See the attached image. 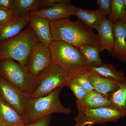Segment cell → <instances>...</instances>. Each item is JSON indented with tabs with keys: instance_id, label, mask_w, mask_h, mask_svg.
Returning a JSON list of instances; mask_svg holds the SVG:
<instances>
[{
	"instance_id": "6da1fadb",
	"label": "cell",
	"mask_w": 126,
	"mask_h": 126,
	"mask_svg": "<svg viewBox=\"0 0 126 126\" xmlns=\"http://www.w3.org/2000/svg\"><path fill=\"white\" fill-rule=\"evenodd\" d=\"M53 41H62L78 47L85 45L99 46L97 35L79 20L68 18L50 21Z\"/></svg>"
},
{
	"instance_id": "7a4b0ae2",
	"label": "cell",
	"mask_w": 126,
	"mask_h": 126,
	"mask_svg": "<svg viewBox=\"0 0 126 126\" xmlns=\"http://www.w3.org/2000/svg\"><path fill=\"white\" fill-rule=\"evenodd\" d=\"M53 63L72 79L90 73V66L77 47L62 41H53L49 47Z\"/></svg>"
},
{
	"instance_id": "3957f363",
	"label": "cell",
	"mask_w": 126,
	"mask_h": 126,
	"mask_svg": "<svg viewBox=\"0 0 126 126\" xmlns=\"http://www.w3.org/2000/svg\"><path fill=\"white\" fill-rule=\"evenodd\" d=\"M38 41L29 25L18 35L0 42V61L12 60L27 67L32 50Z\"/></svg>"
},
{
	"instance_id": "277c9868",
	"label": "cell",
	"mask_w": 126,
	"mask_h": 126,
	"mask_svg": "<svg viewBox=\"0 0 126 126\" xmlns=\"http://www.w3.org/2000/svg\"><path fill=\"white\" fill-rule=\"evenodd\" d=\"M62 89L57 88L44 96L31 98L23 116L25 124H32L53 113L70 114L72 112L71 109L63 106L60 99V93Z\"/></svg>"
},
{
	"instance_id": "5b68a950",
	"label": "cell",
	"mask_w": 126,
	"mask_h": 126,
	"mask_svg": "<svg viewBox=\"0 0 126 126\" xmlns=\"http://www.w3.org/2000/svg\"><path fill=\"white\" fill-rule=\"evenodd\" d=\"M0 76L27 94H32L39 85L38 79L31 74L27 67L10 59L0 61Z\"/></svg>"
},
{
	"instance_id": "8992f818",
	"label": "cell",
	"mask_w": 126,
	"mask_h": 126,
	"mask_svg": "<svg viewBox=\"0 0 126 126\" xmlns=\"http://www.w3.org/2000/svg\"><path fill=\"white\" fill-rule=\"evenodd\" d=\"M78 113L74 118L75 126H90L116 122L123 117L118 110L113 107L90 108L77 100Z\"/></svg>"
},
{
	"instance_id": "52a82bcc",
	"label": "cell",
	"mask_w": 126,
	"mask_h": 126,
	"mask_svg": "<svg viewBox=\"0 0 126 126\" xmlns=\"http://www.w3.org/2000/svg\"><path fill=\"white\" fill-rule=\"evenodd\" d=\"M70 75L58 65L52 63L39 76V85L30 94L31 98H36L47 95L58 88L67 86Z\"/></svg>"
},
{
	"instance_id": "ba28073f",
	"label": "cell",
	"mask_w": 126,
	"mask_h": 126,
	"mask_svg": "<svg viewBox=\"0 0 126 126\" xmlns=\"http://www.w3.org/2000/svg\"><path fill=\"white\" fill-rule=\"evenodd\" d=\"M0 97L21 115H24L30 94L23 92L0 76Z\"/></svg>"
},
{
	"instance_id": "9c48e42d",
	"label": "cell",
	"mask_w": 126,
	"mask_h": 126,
	"mask_svg": "<svg viewBox=\"0 0 126 126\" xmlns=\"http://www.w3.org/2000/svg\"><path fill=\"white\" fill-rule=\"evenodd\" d=\"M53 63L51 53L48 47L38 41L32 50L27 68L35 78H38Z\"/></svg>"
},
{
	"instance_id": "30bf717a",
	"label": "cell",
	"mask_w": 126,
	"mask_h": 126,
	"mask_svg": "<svg viewBox=\"0 0 126 126\" xmlns=\"http://www.w3.org/2000/svg\"><path fill=\"white\" fill-rule=\"evenodd\" d=\"M77 7L70 3V1L68 0L67 2L58 3L48 8L31 12L29 16H40L50 21H55L75 16Z\"/></svg>"
},
{
	"instance_id": "8fae6325",
	"label": "cell",
	"mask_w": 126,
	"mask_h": 126,
	"mask_svg": "<svg viewBox=\"0 0 126 126\" xmlns=\"http://www.w3.org/2000/svg\"><path fill=\"white\" fill-rule=\"evenodd\" d=\"M29 25L31 27L39 41L49 47L53 41L50 22L40 16L31 15Z\"/></svg>"
},
{
	"instance_id": "7c38bea8",
	"label": "cell",
	"mask_w": 126,
	"mask_h": 126,
	"mask_svg": "<svg viewBox=\"0 0 126 126\" xmlns=\"http://www.w3.org/2000/svg\"><path fill=\"white\" fill-rule=\"evenodd\" d=\"M114 43L111 54L123 62L126 61V25L121 20L113 23Z\"/></svg>"
},
{
	"instance_id": "4fadbf2b",
	"label": "cell",
	"mask_w": 126,
	"mask_h": 126,
	"mask_svg": "<svg viewBox=\"0 0 126 126\" xmlns=\"http://www.w3.org/2000/svg\"><path fill=\"white\" fill-rule=\"evenodd\" d=\"M97 30L100 52L107 50L109 53L111 54L114 43L113 23L106 17Z\"/></svg>"
},
{
	"instance_id": "5bb4252c",
	"label": "cell",
	"mask_w": 126,
	"mask_h": 126,
	"mask_svg": "<svg viewBox=\"0 0 126 126\" xmlns=\"http://www.w3.org/2000/svg\"><path fill=\"white\" fill-rule=\"evenodd\" d=\"M90 71L103 78L119 83L126 82V77L124 73L118 70L112 64L101 63L90 65Z\"/></svg>"
},
{
	"instance_id": "9a60e30c",
	"label": "cell",
	"mask_w": 126,
	"mask_h": 126,
	"mask_svg": "<svg viewBox=\"0 0 126 126\" xmlns=\"http://www.w3.org/2000/svg\"><path fill=\"white\" fill-rule=\"evenodd\" d=\"M30 22L29 16L22 18H14L11 23L0 28V42L18 35L25 27L29 25Z\"/></svg>"
},
{
	"instance_id": "2e32d148",
	"label": "cell",
	"mask_w": 126,
	"mask_h": 126,
	"mask_svg": "<svg viewBox=\"0 0 126 126\" xmlns=\"http://www.w3.org/2000/svg\"><path fill=\"white\" fill-rule=\"evenodd\" d=\"M87 75L94 90L109 96L117 90L121 84L103 78L91 72L87 74Z\"/></svg>"
},
{
	"instance_id": "e0dca14e",
	"label": "cell",
	"mask_w": 126,
	"mask_h": 126,
	"mask_svg": "<svg viewBox=\"0 0 126 126\" xmlns=\"http://www.w3.org/2000/svg\"><path fill=\"white\" fill-rule=\"evenodd\" d=\"M42 9V0H14L12 10L14 18H19Z\"/></svg>"
},
{
	"instance_id": "ac0fdd59",
	"label": "cell",
	"mask_w": 126,
	"mask_h": 126,
	"mask_svg": "<svg viewBox=\"0 0 126 126\" xmlns=\"http://www.w3.org/2000/svg\"><path fill=\"white\" fill-rule=\"evenodd\" d=\"M75 16L90 29L96 30L106 17L98 9L96 10H85L78 7Z\"/></svg>"
},
{
	"instance_id": "d6986e66",
	"label": "cell",
	"mask_w": 126,
	"mask_h": 126,
	"mask_svg": "<svg viewBox=\"0 0 126 126\" xmlns=\"http://www.w3.org/2000/svg\"><path fill=\"white\" fill-rule=\"evenodd\" d=\"M0 123L8 126H15L19 123H24L23 116L0 97Z\"/></svg>"
},
{
	"instance_id": "ffe728a7",
	"label": "cell",
	"mask_w": 126,
	"mask_h": 126,
	"mask_svg": "<svg viewBox=\"0 0 126 126\" xmlns=\"http://www.w3.org/2000/svg\"><path fill=\"white\" fill-rule=\"evenodd\" d=\"M110 97L93 90L88 93L81 101H79L84 106L90 108L110 107H113Z\"/></svg>"
},
{
	"instance_id": "44dd1931",
	"label": "cell",
	"mask_w": 126,
	"mask_h": 126,
	"mask_svg": "<svg viewBox=\"0 0 126 126\" xmlns=\"http://www.w3.org/2000/svg\"><path fill=\"white\" fill-rule=\"evenodd\" d=\"M110 99L113 107L121 113L123 117H126V82L120 84Z\"/></svg>"
},
{
	"instance_id": "7402d4cb",
	"label": "cell",
	"mask_w": 126,
	"mask_h": 126,
	"mask_svg": "<svg viewBox=\"0 0 126 126\" xmlns=\"http://www.w3.org/2000/svg\"><path fill=\"white\" fill-rule=\"evenodd\" d=\"M78 48L89 66L102 63L99 55V46L85 45L79 46Z\"/></svg>"
},
{
	"instance_id": "603a6c76",
	"label": "cell",
	"mask_w": 126,
	"mask_h": 126,
	"mask_svg": "<svg viewBox=\"0 0 126 126\" xmlns=\"http://www.w3.org/2000/svg\"><path fill=\"white\" fill-rule=\"evenodd\" d=\"M126 12L123 0H112L111 14L108 19L113 23L121 20Z\"/></svg>"
},
{
	"instance_id": "cb8c5ba5",
	"label": "cell",
	"mask_w": 126,
	"mask_h": 126,
	"mask_svg": "<svg viewBox=\"0 0 126 126\" xmlns=\"http://www.w3.org/2000/svg\"><path fill=\"white\" fill-rule=\"evenodd\" d=\"M67 86L71 89L77 97V101H79L82 100L89 93L77 84L72 79H69Z\"/></svg>"
},
{
	"instance_id": "d4e9b609",
	"label": "cell",
	"mask_w": 126,
	"mask_h": 126,
	"mask_svg": "<svg viewBox=\"0 0 126 126\" xmlns=\"http://www.w3.org/2000/svg\"><path fill=\"white\" fill-rule=\"evenodd\" d=\"M14 19V13L12 10L0 7V28L9 24Z\"/></svg>"
},
{
	"instance_id": "484cf974",
	"label": "cell",
	"mask_w": 126,
	"mask_h": 126,
	"mask_svg": "<svg viewBox=\"0 0 126 126\" xmlns=\"http://www.w3.org/2000/svg\"><path fill=\"white\" fill-rule=\"evenodd\" d=\"M72 79L77 84L88 92L94 90L92 83L88 79L87 74L75 77Z\"/></svg>"
},
{
	"instance_id": "4316f807",
	"label": "cell",
	"mask_w": 126,
	"mask_h": 126,
	"mask_svg": "<svg viewBox=\"0 0 126 126\" xmlns=\"http://www.w3.org/2000/svg\"><path fill=\"white\" fill-rule=\"evenodd\" d=\"M97 4L99 7L98 10L108 18L111 14L112 0H97Z\"/></svg>"
},
{
	"instance_id": "83f0119b",
	"label": "cell",
	"mask_w": 126,
	"mask_h": 126,
	"mask_svg": "<svg viewBox=\"0 0 126 126\" xmlns=\"http://www.w3.org/2000/svg\"><path fill=\"white\" fill-rule=\"evenodd\" d=\"M51 115H49L31 124V126H48Z\"/></svg>"
},
{
	"instance_id": "f1b7e54d",
	"label": "cell",
	"mask_w": 126,
	"mask_h": 126,
	"mask_svg": "<svg viewBox=\"0 0 126 126\" xmlns=\"http://www.w3.org/2000/svg\"><path fill=\"white\" fill-rule=\"evenodd\" d=\"M68 0H42L43 9L50 7L60 2H67Z\"/></svg>"
},
{
	"instance_id": "f546056e",
	"label": "cell",
	"mask_w": 126,
	"mask_h": 126,
	"mask_svg": "<svg viewBox=\"0 0 126 126\" xmlns=\"http://www.w3.org/2000/svg\"><path fill=\"white\" fill-rule=\"evenodd\" d=\"M14 1V0H0V7L12 10Z\"/></svg>"
},
{
	"instance_id": "4dcf8cb0",
	"label": "cell",
	"mask_w": 126,
	"mask_h": 126,
	"mask_svg": "<svg viewBox=\"0 0 126 126\" xmlns=\"http://www.w3.org/2000/svg\"><path fill=\"white\" fill-rule=\"evenodd\" d=\"M15 126H31V124H25L23 123H19Z\"/></svg>"
},
{
	"instance_id": "1f68e13d",
	"label": "cell",
	"mask_w": 126,
	"mask_h": 126,
	"mask_svg": "<svg viewBox=\"0 0 126 126\" xmlns=\"http://www.w3.org/2000/svg\"><path fill=\"white\" fill-rule=\"evenodd\" d=\"M121 20L123 22H124L126 25V12H125L124 16H123V17L122 18Z\"/></svg>"
},
{
	"instance_id": "d6a6232c",
	"label": "cell",
	"mask_w": 126,
	"mask_h": 126,
	"mask_svg": "<svg viewBox=\"0 0 126 126\" xmlns=\"http://www.w3.org/2000/svg\"><path fill=\"white\" fill-rule=\"evenodd\" d=\"M123 3H124V7H125L126 11V0H123Z\"/></svg>"
},
{
	"instance_id": "836d02e7",
	"label": "cell",
	"mask_w": 126,
	"mask_h": 126,
	"mask_svg": "<svg viewBox=\"0 0 126 126\" xmlns=\"http://www.w3.org/2000/svg\"><path fill=\"white\" fill-rule=\"evenodd\" d=\"M0 126H6V125H5V124H2V123H0Z\"/></svg>"
}]
</instances>
